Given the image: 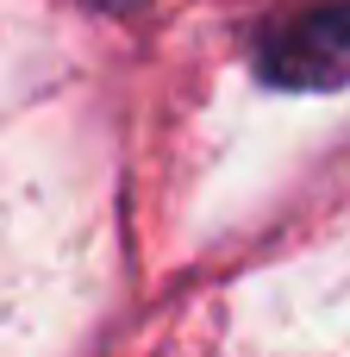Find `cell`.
Here are the masks:
<instances>
[{
  "label": "cell",
  "instance_id": "cell-1",
  "mask_svg": "<svg viewBox=\"0 0 350 357\" xmlns=\"http://www.w3.org/2000/svg\"><path fill=\"white\" fill-rule=\"evenodd\" d=\"M257 69L276 88H301V94H326L350 82V0L307 6L294 19H282L263 44H257Z\"/></svg>",
  "mask_w": 350,
  "mask_h": 357
}]
</instances>
